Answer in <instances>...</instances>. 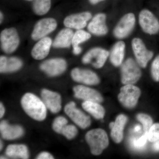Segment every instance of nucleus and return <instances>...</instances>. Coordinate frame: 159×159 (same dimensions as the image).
<instances>
[{"mask_svg":"<svg viewBox=\"0 0 159 159\" xmlns=\"http://www.w3.org/2000/svg\"><path fill=\"white\" fill-rule=\"evenodd\" d=\"M114 123H115V122H111L109 124V127L111 129L112 128H113V127L114 126Z\"/></svg>","mask_w":159,"mask_h":159,"instance_id":"nucleus-40","label":"nucleus"},{"mask_svg":"<svg viewBox=\"0 0 159 159\" xmlns=\"http://www.w3.org/2000/svg\"><path fill=\"white\" fill-rule=\"evenodd\" d=\"M74 97L84 101H94L100 103L103 98L98 91L82 85L76 86L73 88Z\"/></svg>","mask_w":159,"mask_h":159,"instance_id":"nucleus-16","label":"nucleus"},{"mask_svg":"<svg viewBox=\"0 0 159 159\" xmlns=\"http://www.w3.org/2000/svg\"><path fill=\"white\" fill-rule=\"evenodd\" d=\"M131 45L137 63L141 67H146L148 61L153 57V52L148 50L143 41L139 38L133 39Z\"/></svg>","mask_w":159,"mask_h":159,"instance_id":"nucleus-7","label":"nucleus"},{"mask_svg":"<svg viewBox=\"0 0 159 159\" xmlns=\"http://www.w3.org/2000/svg\"><path fill=\"white\" fill-rule=\"evenodd\" d=\"M72 79L76 82L89 85L99 84L100 79L95 72L86 69L75 68L71 72Z\"/></svg>","mask_w":159,"mask_h":159,"instance_id":"nucleus-13","label":"nucleus"},{"mask_svg":"<svg viewBox=\"0 0 159 159\" xmlns=\"http://www.w3.org/2000/svg\"><path fill=\"white\" fill-rule=\"evenodd\" d=\"M74 33L70 28L62 29L57 34L53 42V47L56 48H69L72 44Z\"/></svg>","mask_w":159,"mask_h":159,"instance_id":"nucleus-20","label":"nucleus"},{"mask_svg":"<svg viewBox=\"0 0 159 159\" xmlns=\"http://www.w3.org/2000/svg\"><path fill=\"white\" fill-rule=\"evenodd\" d=\"M89 1L92 5H96V4L102 2V1H105V0H89Z\"/></svg>","mask_w":159,"mask_h":159,"instance_id":"nucleus-38","label":"nucleus"},{"mask_svg":"<svg viewBox=\"0 0 159 159\" xmlns=\"http://www.w3.org/2000/svg\"><path fill=\"white\" fill-rule=\"evenodd\" d=\"M82 107L84 109L97 119H103L105 116V111L103 107L99 102L94 101H84Z\"/></svg>","mask_w":159,"mask_h":159,"instance_id":"nucleus-25","label":"nucleus"},{"mask_svg":"<svg viewBox=\"0 0 159 159\" xmlns=\"http://www.w3.org/2000/svg\"><path fill=\"white\" fill-rule=\"evenodd\" d=\"M21 105L25 112L36 121H43L47 115V107L42 99L31 93L25 94L22 97Z\"/></svg>","mask_w":159,"mask_h":159,"instance_id":"nucleus-1","label":"nucleus"},{"mask_svg":"<svg viewBox=\"0 0 159 159\" xmlns=\"http://www.w3.org/2000/svg\"><path fill=\"white\" fill-rule=\"evenodd\" d=\"M0 145H1V146H0V149H1V150H2V149L3 148V143L2 142V140H1V143H0Z\"/></svg>","mask_w":159,"mask_h":159,"instance_id":"nucleus-42","label":"nucleus"},{"mask_svg":"<svg viewBox=\"0 0 159 159\" xmlns=\"http://www.w3.org/2000/svg\"><path fill=\"white\" fill-rule=\"evenodd\" d=\"M6 155L13 159H28L29 152L28 147L24 144H11L7 146Z\"/></svg>","mask_w":159,"mask_h":159,"instance_id":"nucleus-24","label":"nucleus"},{"mask_svg":"<svg viewBox=\"0 0 159 159\" xmlns=\"http://www.w3.org/2000/svg\"><path fill=\"white\" fill-rule=\"evenodd\" d=\"M66 61L61 58L47 60L40 66L41 70L50 77L59 76L66 70Z\"/></svg>","mask_w":159,"mask_h":159,"instance_id":"nucleus-12","label":"nucleus"},{"mask_svg":"<svg viewBox=\"0 0 159 159\" xmlns=\"http://www.w3.org/2000/svg\"><path fill=\"white\" fill-rule=\"evenodd\" d=\"M125 49V43L122 41L117 42L113 46L109 53L110 60L113 65L118 67L122 65Z\"/></svg>","mask_w":159,"mask_h":159,"instance_id":"nucleus-22","label":"nucleus"},{"mask_svg":"<svg viewBox=\"0 0 159 159\" xmlns=\"http://www.w3.org/2000/svg\"><path fill=\"white\" fill-rule=\"evenodd\" d=\"M25 1H32V0H25Z\"/></svg>","mask_w":159,"mask_h":159,"instance_id":"nucleus-44","label":"nucleus"},{"mask_svg":"<svg viewBox=\"0 0 159 159\" xmlns=\"http://www.w3.org/2000/svg\"><path fill=\"white\" fill-rule=\"evenodd\" d=\"M36 159H54V157L52 154L47 152H43L40 153L37 157Z\"/></svg>","mask_w":159,"mask_h":159,"instance_id":"nucleus-34","label":"nucleus"},{"mask_svg":"<svg viewBox=\"0 0 159 159\" xmlns=\"http://www.w3.org/2000/svg\"><path fill=\"white\" fill-rule=\"evenodd\" d=\"M137 119L142 124L145 133H148L151 127L153 125V121L151 117L146 114H138Z\"/></svg>","mask_w":159,"mask_h":159,"instance_id":"nucleus-29","label":"nucleus"},{"mask_svg":"<svg viewBox=\"0 0 159 159\" xmlns=\"http://www.w3.org/2000/svg\"><path fill=\"white\" fill-rule=\"evenodd\" d=\"M68 123V121L65 117L59 116L54 119L52 123V129L55 132L60 134L63 127Z\"/></svg>","mask_w":159,"mask_h":159,"instance_id":"nucleus-31","label":"nucleus"},{"mask_svg":"<svg viewBox=\"0 0 159 159\" xmlns=\"http://www.w3.org/2000/svg\"><path fill=\"white\" fill-rule=\"evenodd\" d=\"M42 99L46 107L52 113L59 112L61 109V97L56 92L43 89L41 92Z\"/></svg>","mask_w":159,"mask_h":159,"instance_id":"nucleus-14","label":"nucleus"},{"mask_svg":"<svg viewBox=\"0 0 159 159\" xmlns=\"http://www.w3.org/2000/svg\"><path fill=\"white\" fill-rule=\"evenodd\" d=\"M23 62L16 57L8 58L4 56L0 57V72L1 73H9L16 72L21 69Z\"/></svg>","mask_w":159,"mask_h":159,"instance_id":"nucleus-21","label":"nucleus"},{"mask_svg":"<svg viewBox=\"0 0 159 159\" xmlns=\"http://www.w3.org/2000/svg\"><path fill=\"white\" fill-rule=\"evenodd\" d=\"M141 126H140V125H137L135 126L134 128V130L137 132H139L141 130Z\"/></svg>","mask_w":159,"mask_h":159,"instance_id":"nucleus-39","label":"nucleus"},{"mask_svg":"<svg viewBox=\"0 0 159 159\" xmlns=\"http://www.w3.org/2000/svg\"><path fill=\"white\" fill-rule=\"evenodd\" d=\"M77 134L78 130L75 125L67 124L63 127L60 134H62L68 140H72L76 137Z\"/></svg>","mask_w":159,"mask_h":159,"instance_id":"nucleus-28","label":"nucleus"},{"mask_svg":"<svg viewBox=\"0 0 159 159\" xmlns=\"http://www.w3.org/2000/svg\"><path fill=\"white\" fill-rule=\"evenodd\" d=\"M152 148L154 151L159 152V140L154 142L152 145Z\"/></svg>","mask_w":159,"mask_h":159,"instance_id":"nucleus-36","label":"nucleus"},{"mask_svg":"<svg viewBox=\"0 0 159 159\" xmlns=\"http://www.w3.org/2000/svg\"><path fill=\"white\" fill-rule=\"evenodd\" d=\"M140 96L141 90L139 88L133 84H126L120 89L118 99L125 107L132 108L136 105Z\"/></svg>","mask_w":159,"mask_h":159,"instance_id":"nucleus-4","label":"nucleus"},{"mask_svg":"<svg viewBox=\"0 0 159 159\" xmlns=\"http://www.w3.org/2000/svg\"><path fill=\"white\" fill-rule=\"evenodd\" d=\"M139 23L142 30L146 34L154 35L159 32V21L148 9H143L140 11Z\"/></svg>","mask_w":159,"mask_h":159,"instance_id":"nucleus-6","label":"nucleus"},{"mask_svg":"<svg viewBox=\"0 0 159 159\" xmlns=\"http://www.w3.org/2000/svg\"><path fill=\"white\" fill-rule=\"evenodd\" d=\"M127 121V118L124 115L117 117L113 128L111 129V136L113 140L116 143L122 142L123 136V129Z\"/></svg>","mask_w":159,"mask_h":159,"instance_id":"nucleus-23","label":"nucleus"},{"mask_svg":"<svg viewBox=\"0 0 159 159\" xmlns=\"http://www.w3.org/2000/svg\"><path fill=\"white\" fill-rule=\"evenodd\" d=\"M5 107L3 105V103L1 102L0 103V118H2L4 116V115L5 113Z\"/></svg>","mask_w":159,"mask_h":159,"instance_id":"nucleus-35","label":"nucleus"},{"mask_svg":"<svg viewBox=\"0 0 159 159\" xmlns=\"http://www.w3.org/2000/svg\"><path fill=\"white\" fill-rule=\"evenodd\" d=\"M0 16H1V24H2V21L3 19V15L2 12H1V14H0Z\"/></svg>","mask_w":159,"mask_h":159,"instance_id":"nucleus-41","label":"nucleus"},{"mask_svg":"<svg viewBox=\"0 0 159 159\" xmlns=\"http://www.w3.org/2000/svg\"><path fill=\"white\" fill-rule=\"evenodd\" d=\"M109 53L102 48H93L84 55L82 61L85 64L91 63L96 68L100 69L105 64Z\"/></svg>","mask_w":159,"mask_h":159,"instance_id":"nucleus-9","label":"nucleus"},{"mask_svg":"<svg viewBox=\"0 0 159 159\" xmlns=\"http://www.w3.org/2000/svg\"><path fill=\"white\" fill-rule=\"evenodd\" d=\"M52 43V40L49 37H45L39 39L31 50L32 57L37 60L45 58L48 55Z\"/></svg>","mask_w":159,"mask_h":159,"instance_id":"nucleus-19","label":"nucleus"},{"mask_svg":"<svg viewBox=\"0 0 159 159\" xmlns=\"http://www.w3.org/2000/svg\"><path fill=\"white\" fill-rule=\"evenodd\" d=\"M151 73L153 80L159 82V55L155 57L152 63Z\"/></svg>","mask_w":159,"mask_h":159,"instance_id":"nucleus-33","label":"nucleus"},{"mask_svg":"<svg viewBox=\"0 0 159 159\" xmlns=\"http://www.w3.org/2000/svg\"><path fill=\"white\" fill-rule=\"evenodd\" d=\"M65 113L79 127L83 129L88 128L91 125V120L89 116L76 107L74 102L68 103L64 107Z\"/></svg>","mask_w":159,"mask_h":159,"instance_id":"nucleus-10","label":"nucleus"},{"mask_svg":"<svg viewBox=\"0 0 159 159\" xmlns=\"http://www.w3.org/2000/svg\"><path fill=\"white\" fill-rule=\"evenodd\" d=\"M91 38V34L84 30H77L74 33L72 40V45L73 48L80 47L79 45L88 40Z\"/></svg>","mask_w":159,"mask_h":159,"instance_id":"nucleus-27","label":"nucleus"},{"mask_svg":"<svg viewBox=\"0 0 159 159\" xmlns=\"http://www.w3.org/2000/svg\"><path fill=\"white\" fill-rule=\"evenodd\" d=\"M148 140L154 142L159 140V123L153 124L148 133Z\"/></svg>","mask_w":159,"mask_h":159,"instance_id":"nucleus-32","label":"nucleus"},{"mask_svg":"<svg viewBox=\"0 0 159 159\" xmlns=\"http://www.w3.org/2000/svg\"><path fill=\"white\" fill-rule=\"evenodd\" d=\"M106 18L104 13L96 14L88 25L89 31L97 36H103L107 34L108 29L106 23Z\"/></svg>","mask_w":159,"mask_h":159,"instance_id":"nucleus-17","label":"nucleus"},{"mask_svg":"<svg viewBox=\"0 0 159 159\" xmlns=\"http://www.w3.org/2000/svg\"><path fill=\"white\" fill-rule=\"evenodd\" d=\"M0 132L3 139L13 140L19 139L24 135L25 131L19 125H11L3 120L0 123Z\"/></svg>","mask_w":159,"mask_h":159,"instance_id":"nucleus-18","label":"nucleus"},{"mask_svg":"<svg viewBox=\"0 0 159 159\" xmlns=\"http://www.w3.org/2000/svg\"><path fill=\"white\" fill-rule=\"evenodd\" d=\"M92 17V14L89 11L72 14L65 19L64 24L66 28L80 30L85 28Z\"/></svg>","mask_w":159,"mask_h":159,"instance_id":"nucleus-15","label":"nucleus"},{"mask_svg":"<svg viewBox=\"0 0 159 159\" xmlns=\"http://www.w3.org/2000/svg\"><path fill=\"white\" fill-rule=\"evenodd\" d=\"M148 140V133L145 134L138 139H133L131 142L132 147L137 150H141L144 148Z\"/></svg>","mask_w":159,"mask_h":159,"instance_id":"nucleus-30","label":"nucleus"},{"mask_svg":"<svg viewBox=\"0 0 159 159\" xmlns=\"http://www.w3.org/2000/svg\"><path fill=\"white\" fill-rule=\"evenodd\" d=\"M121 82L124 85L133 84L139 81L142 72L139 64L132 58L123 63L121 68Z\"/></svg>","mask_w":159,"mask_h":159,"instance_id":"nucleus-3","label":"nucleus"},{"mask_svg":"<svg viewBox=\"0 0 159 159\" xmlns=\"http://www.w3.org/2000/svg\"><path fill=\"white\" fill-rule=\"evenodd\" d=\"M6 158L5 157H3V156H1V159H6Z\"/></svg>","mask_w":159,"mask_h":159,"instance_id":"nucleus-43","label":"nucleus"},{"mask_svg":"<svg viewBox=\"0 0 159 159\" xmlns=\"http://www.w3.org/2000/svg\"><path fill=\"white\" fill-rule=\"evenodd\" d=\"M57 22L53 18H45L39 20L34 26L31 34V38L39 40L45 37L56 29Z\"/></svg>","mask_w":159,"mask_h":159,"instance_id":"nucleus-11","label":"nucleus"},{"mask_svg":"<svg viewBox=\"0 0 159 159\" xmlns=\"http://www.w3.org/2000/svg\"><path fill=\"white\" fill-rule=\"evenodd\" d=\"M81 51H82V48L80 47L75 48H73V53L75 55H78L80 54Z\"/></svg>","mask_w":159,"mask_h":159,"instance_id":"nucleus-37","label":"nucleus"},{"mask_svg":"<svg viewBox=\"0 0 159 159\" xmlns=\"http://www.w3.org/2000/svg\"><path fill=\"white\" fill-rule=\"evenodd\" d=\"M85 140L91 153L95 156L101 154L109 145V139L106 132L98 128L89 131L85 135Z\"/></svg>","mask_w":159,"mask_h":159,"instance_id":"nucleus-2","label":"nucleus"},{"mask_svg":"<svg viewBox=\"0 0 159 159\" xmlns=\"http://www.w3.org/2000/svg\"><path fill=\"white\" fill-rule=\"evenodd\" d=\"M51 7V0H34L33 2V11L37 15L47 14Z\"/></svg>","mask_w":159,"mask_h":159,"instance_id":"nucleus-26","label":"nucleus"},{"mask_svg":"<svg viewBox=\"0 0 159 159\" xmlns=\"http://www.w3.org/2000/svg\"><path fill=\"white\" fill-rule=\"evenodd\" d=\"M135 23V16L134 13L125 14L115 27L113 30L114 36L118 39L128 37L133 31Z\"/></svg>","mask_w":159,"mask_h":159,"instance_id":"nucleus-8","label":"nucleus"},{"mask_svg":"<svg viewBox=\"0 0 159 159\" xmlns=\"http://www.w3.org/2000/svg\"><path fill=\"white\" fill-rule=\"evenodd\" d=\"M1 48L6 54H11L17 48L20 44V38L15 28L6 29L0 34Z\"/></svg>","mask_w":159,"mask_h":159,"instance_id":"nucleus-5","label":"nucleus"}]
</instances>
